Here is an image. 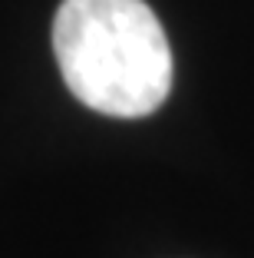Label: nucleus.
<instances>
[{"mask_svg":"<svg viewBox=\"0 0 254 258\" xmlns=\"http://www.w3.org/2000/svg\"><path fill=\"white\" fill-rule=\"evenodd\" d=\"M53 53L69 93L106 116H149L172 90V46L145 0H63Z\"/></svg>","mask_w":254,"mask_h":258,"instance_id":"1","label":"nucleus"}]
</instances>
